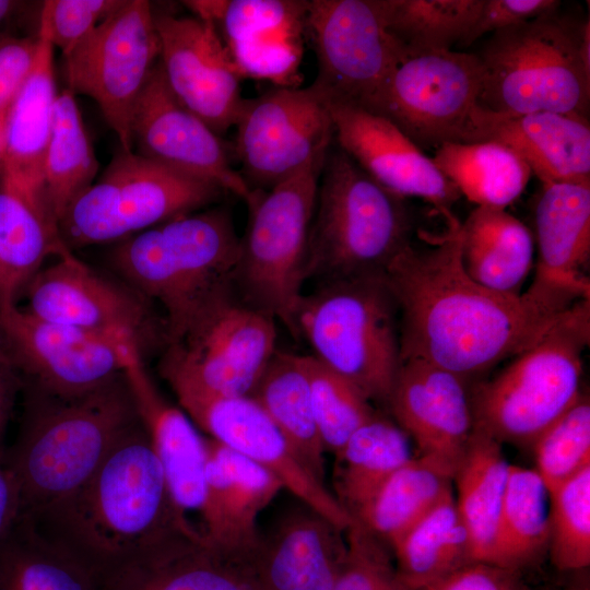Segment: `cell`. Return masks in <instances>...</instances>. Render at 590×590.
Returning a JSON list of instances; mask_svg holds the SVG:
<instances>
[{
	"mask_svg": "<svg viewBox=\"0 0 590 590\" xmlns=\"http://www.w3.org/2000/svg\"><path fill=\"white\" fill-rule=\"evenodd\" d=\"M460 250L461 223L450 216L436 244L405 247L386 279L400 314L401 362L422 359L468 379L515 357L563 311L527 292L508 295L476 283L464 271Z\"/></svg>",
	"mask_w": 590,
	"mask_h": 590,
	"instance_id": "obj_1",
	"label": "cell"
},
{
	"mask_svg": "<svg viewBox=\"0 0 590 590\" xmlns=\"http://www.w3.org/2000/svg\"><path fill=\"white\" fill-rule=\"evenodd\" d=\"M27 518L99 578L169 533L181 531L141 418L82 487Z\"/></svg>",
	"mask_w": 590,
	"mask_h": 590,
	"instance_id": "obj_2",
	"label": "cell"
},
{
	"mask_svg": "<svg viewBox=\"0 0 590 590\" xmlns=\"http://www.w3.org/2000/svg\"><path fill=\"white\" fill-rule=\"evenodd\" d=\"M239 250L232 213L220 206L174 217L116 243L110 262L128 287L162 309L167 345L238 298Z\"/></svg>",
	"mask_w": 590,
	"mask_h": 590,
	"instance_id": "obj_3",
	"label": "cell"
},
{
	"mask_svg": "<svg viewBox=\"0 0 590 590\" xmlns=\"http://www.w3.org/2000/svg\"><path fill=\"white\" fill-rule=\"evenodd\" d=\"M30 392L17 440L3 457L26 517L74 494L140 421L125 373L80 396Z\"/></svg>",
	"mask_w": 590,
	"mask_h": 590,
	"instance_id": "obj_4",
	"label": "cell"
},
{
	"mask_svg": "<svg viewBox=\"0 0 590 590\" xmlns=\"http://www.w3.org/2000/svg\"><path fill=\"white\" fill-rule=\"evenodd\" d=\"M405 198L373 179L339 146L330 148L318 182L305 280L321 284L385 275L409 245Z\"/></svg>",
	"mask_w": 590,
	"mask_h": 590,
	"instance_id": "obj_5",
	"label": "cell"
},
{
	"mask_svg": "<svg viewBox=\"0 0 590 590\" xmlns=\"http://www.w3.org/2000/svg\"><path fill=\"white\" fill-rule=\"evenodd\" d=\"M479 106L499 115L538 111L588 119L590 22L554 11L496 31L475 54Z\"/></svg>",
	"mask_w": 590,
	"mask_h": 590,
	"instance_id": "obj_6",
	"label": "cell"
},
{
	"mask_svg": "<svg viewBox=\"0 0 590 590\" xmlns=\"http://www.w3.org/2000/svg\"><path fill=\"white\" fill-rule=\"evenodd\" d=\"M589 341L590 299H582L498 375L470 390L473 428L500 444L531 447L580 398Z\"/></svg>",
	"mask_w": 590,
	"mask_h": 590,
	"instance_id": "obj_7",
	"label": "cell"
},
{
	"mask_svg": "<svg viewBox=\"0 0 590 590\" xmlns=\"http://www.w3.org/2000/svg\"><path fill=\"white\" fill-rule=\"evenodd\" d=\"M398 315L386 274L337 281L303 296L297 333L316 359L387 403L401 365Z\"/></svg>",
	"mask_w": 590,
	"mask_h": 590,
	"instance_id": "obj_8",
	"label": "cell"
},
{
	"mask_svg": "<svg viewBox=\"0 0 590 590\" xmlns=\"http://www.w3.org/2000/svg\"><path fill=\"white\" fill-rule=\"evenodd\" d=\"M225 193L217 185L143 157L117 154L102 175L82 191L58 222L72 251L119 243L174 217L200 211Z\"/></svg>",
	"mask_w": 590,
	"mask_h": 590,
	"instance_id": "obj_9",
	"label": "cell"
},
{
	"mask_svg": "<svg viewBox=\"0 0 590 590\" xmlns=\"http://www.w3.org/2000/svg\"><path fill=\"white\" fill-rule=\"evenodd\" d=\"M326 156L316 157L296 175L262 191L249 209L246 234L240 237L238 299L280 321L296 338L308 236Z\"/></svg>",
	"mask_w": 590,
	"mask_h": 590,
	"instance_id": "obj_10",
	"label": "cell"
},
{
	"mask_svg": "<svg viewBox=\"0 0 590 590\" xmlns=\"http://www.w3.org/2000/svg\"><path fill=\"white\" fill-rule=\"evenodd\" d=\"M158 57L154 12L144 0H123L63 57L68 90L97 104L123 151H133V111Z\"/></svg>",
	"mask_w": 590,
	"mask_h": 590,
	"instance_id": "obj_11",
	"label": "cell"
},
{
	"mask_svg": "<svg viewBox=\"0 0 590 590\" xmlns=\"http://www.w3.org/2000/svg\"><path fill=\"white\" fill-rule=\"evenodd\" d=\"M276 350L275 320L233 298L165 345L160 374L175 396H250Z\"/></svg>",
	"mask_w": 590,
	"mask_h": 590,
	"instance_id": "obj_12",
	"label": "cell"
},
{
	"mask_svg": "<svg viewBox=\"0 0 590 590\" xmlns=\"http://www.w3.org/2000/svg\"><path fill=\"white\" fill-rule=\"evenodd\" d=\"M307 40L317 58L312 90L327 103L370 110L405 54L389 34L381 0H312Z\"/></svg>",
	"mask_w": 590,
	"mask_h": 590,
	"instance_id": "obj_13",
	"label": "cell"
},
{
	"mask_svg": "<svg viewBox=\"0 0 590 590\" xmlns=\"http://www.w3.org/2000/svg\"><path fill=\"white\" fill-rule=\"evenodd\" d=\"M482 83L475 54L451 49L406 56L369 111L390 120L420 149L465 143Z\"/></svg>",
	"mask_w": 590,
	"mask_h": 590,
	"instance_id": "obj_14",
	"label": "cell"
},
{
	"mask_svg": "<svg viewBox=\"0 0 590 590\" xmlns=\"http://www.w3.org/2000/svg\"><path fill=\"white\" fill-rule=\"evenodd\" d=\"M233 152L253 190L271 189L327 155L334 140L326 102L307 87L272 86L245 98Z\"/></svg>",
	"mask_w": 590,
	"mask_h": 590,
	"instance_id": "obj_15",
	"label": "cell"
},
{
	"mask_svg": "<svg viewBox=\"0 0 590 590\" xmlns=\"http://www.w3.org/2000/svg\"><path fill=\"white\" fill-rule=\"evenodd\" d=\"M26 307L37 318L135 343L165 346L163 319L126 284L102 276L66 250L26 285Z\"/></svg>",
	"mask_w": 590,
	"mask_h": 590,
	"instance_id": "obj_16",
	"label": "cell"
},
{
	"mask_svg": "<svg viewBox=\"0 0 590 590\" xmlns=\"http://www.w3.org/2000/svg\"><path fill=\"white\" fill-rule=\"evenodd\" d=\"M0 335L31 388L59 397L86 393L121 375L133 343L46 321L15 304L0 307Z\"/></svg>",
	"mask_w": 590,
	"mask_h": 590,
	"instance_id": "obj_17",
	"label": "cell"
},
{
	"mask_svg": "<svg viewBox=\"0 0 590 590\" xmlns=\"http://www.w3.org/2000/svg\"><path fill=\"white\" fill-rule=\"evenodd\" d=\"M176 398L180 408L209 438L273 473L284 489L342 530L353 523L352 516L324 482L309 470L253 398L197 393H180Z\"/></svg>",
	"mask_w": 590,
	"mask_h": 590,
	"instance_id": "obj_18",
	"label": "cell"
},
{
	"mask_svg": "<svg viewBox=\"0 0 590 590\" xmlns=\"http://www.w3.org/2000/svg\"><path fill=\"white\" fill-rule=\"evenodd\" d=\"M194 16L210 22L241 79L298 87L307 42L308 1L190 0Z\"/></svg>",
	"mask_w": 590,
	"mask_h": 590,
	"instance_id": "obj_19",
	"label": "cell"
},
{
	"mask_svg": "<svg viewBox=\"0 0 590 590\" xmlns=\"http://www.w3.org/2000/svg\"><path fill=\"white\" fill-rule=\"evenodd\" d=\"M131 137L139 155L211 181L243 200L248 209L262 193L253 190L233 167L221 135L175 98L158 60L137 102Z\"/></svg>",
	"mask_w": 590,
	"mask_h": 590,
	"instance_id": "obj_20",
	"label": "cell"
},
{
	"mask_svg": "<svg viewBox=\"0 0 590 590\" xmlns=\"http://www.w3.org/2000/svg\"><path fill=\"white\" fill-rule=\"evenodd\" d=\"M158 63L175 98L219 135L235 126L243 80L213 25L198 16L154 13Z\"/></svg>",
	"mask_w": 590,
	"mask_h": 590,
	"instance_id": "obj_21",
	"label": "cell"
},
{
	"mask_svg": "<svg viewBox=\"0 0 590 590\" xmlns=\"http://www.w3.org/2000/svg\"><path fill=\"white\" fill-rule=\"evenodd\" d=\"M387 404L417 457L452 479L473 433L467 379L422 359H405Z\"/></svg>",
	"mask_w": 590,
	"mask_h": 590,
	"instance_id": "obj_22",
	"label": "cell"
},
{
	"mask_svg": "<svg viewBox=\"0 0 590 590\" xmlns=\"http://www.w3.org/2000/svg\"><path fill=\"white\" fill-rule=\"evenodd\" d=\"M123 373L162 468L177 522L184 533L204 540L205 437L181 408L161 394L134 343L127 346Z\"/></svg>",
	"mask_w": 590,
	"mask_h": 590,
	"instance_id": "obj_23",
	"label": "cell"
},
{
	"mask_svg": "<svg viewBox=\"0 0 590 590\" xmlns=\"http://www.w3.org/2000/svg\"><path fill=\"white\" fill-rule=\"evenodd\" d=\"M326 104L338 146L365 173L389 191L423 199L451 216L449 209L460 192L394 123L363 108Z\"/></svg>",
	"mask_w": 590,
	"mask_h": 590,
	"instance_id": "obj_24",
	"label": "cell"
},
{
	"mask_svg": "<svg viewBox=\"0 0 590 590\" xmlns=\"http://www.w3.org/2000/svg\"><path fill=\"white\" fill-rule=\"evenodd\" d=\"M538 262L526 291L541 305L562 312L590 298V185L542 186L535 204Z\"/></svg>",
	"mask_w": 590,
	"mask_h": 590,
	"instance_id": "obj_25",
	"label": "cell"
},
{
	"mask_svg": "<svg viewBox=\"0 0 590 590\" xmlns=\"http://www.w3.org/2000/svg\"><path fill=\"white\" fill-rule=\"evenodd\" d=\"M345 532L300 503L260 532L249 564L260 590H333L346 553Z\"/></svg>",
	"mask_w": 590,
	"mask_h": 590,
	"instance_id": "obj_26",
	"label": "cell"
},
{
	"mask_svg": "<svg viewBox=\"0 0 590 590\" xmlns=\"http://www.w3.org/2000/svg\"><path fill=\"white\" fill-rule=\"evenodd\" d=\"M203 539L216 550L250 560L258 544V517L284 489L270 471L205 437Z\"/></svg>",
	"mask_w": 590,
	"mask_h": 590,
	"instance_id": "obj_27",
	"label": "cell"
},
{
	"mask_svg": "<svg viewBox=\"0 0 590 590\" xmlns=\"http://www.w3.org/2000/svg\"><path fill=\"white\" fill-rule=\"evenodd\" d=\"M494 141L517 153L544 185H590V125L579 116L499 115L479 107L465 143Z\"/></svg>",
	"mask_w": 590,
	"mask_h": 590,
	"instance_id": "obj_28",
	"label": "cell"
},
{
	"mask_svg": "<svg viewBox=\"0 0 590 590\" xmlns=\"http://www.w3.org/2000/svg\"><path fill=\"white\" fill-rule=\"evenodd\" d=\"M101 590H260L248 560L174 531L99 578Z\"/></svg>",
	"mask_w": 590,
	"mask_h": 590,
	"instance_id": "obj_29",
	"label": "cell"
},
{
	"mask_svg": "<svg viewBox=\"0 0 590 590\" xmlns=\"http://www.w3.org/2000/svg\"><path fill=\"white\" fill-rule=\"evenodd\" d=\"M37 35L38 50L33 68L0 122V161L3 185L47 206L44 197V161L58 92L55 82V48L39 26Z\"/></svg>",
	"mask_w": 590,
	"mask_h": 590,
	"instance_id": "obj_30",
	"label": "cell"
},
{
	"mask_svg": "<svg viewBox=\"0 0 590 590\" xmlns=\"http://www.w3.org/2000/svg\"><path fill=\"white\" fill-rule=\"evenodd\" d=\"M530 229L506 209L476 206L461 223V263L467 274L492 291L520 295L533 263Z\"/></svg>",
	"mask_w": 590,
	"mask_h": 590,
	"instance_id": "obj_31",
	"label": "cell"
},
{
	"mask_svg": "<svg viewBox=\"0 0 590 590\" xmlns=\"http://www.w3.org/2000/svg\"><path fill=\"white\" fill-rule=\"evenodd\" d=\"M69 250L48 208L5 185L0 187V307L15 304L49 257Z\"/></svg>",
	"mask_w": 590,
	"mask_h": 590,
	"instance_id": "obj_32",
	"label": "cell"
},
{
	"mask_svg": "<svg viewBox=\"0 0 590 590\" xmlns=\"http://www.w3.org/2000/svg\"><path fill=\"white\" fill-rule=\"evenodd\" d=\"M509 469L502 444L473 428L452 477L455 503L470 540L473 562L491 560Z\"/></svg>",
	"mask_w": 590,
	"mask_h": 590,
	"instance_id": "obj_33",
	"label": "cell"
},
{
	"mask_svg": "<svg viewBox=\"0 0 590 590\" xmlns=\"http://www.w3.org/2000/svg\"><path fill=\"white\" fill-rule=\"evenodd\" d=\"M0 590H101L98 575L20 516L0 540Z\"/></svg>",
	"mask_w": 590,
	"mask_h": 590,
	"instance_id": "obj_34",
	"label": "cell"
},
{
	"mask_svg": "<svg viewBox=\"0 0 590 590\" xmlns=\"http://www.w3.org/2000/svg\"><path fill=\"white\" fill-rule=\"evenodd\" d=\"M250 397L262 408L309 470L324 482V453L304 356L276 350Z\"/></svg>",
	"mask_w": 590,
	"mask_h": 590,
	"instance_id": "obj_35",
	"label": "cell"
},
{
	"mask_svg": "<svg viewBox=\"0 0 590 590\" xmlns=\"http://www.w3.org/2000/svg\"><path fill=\"white\" fill-rule=\"evenodd\" d=\"M333 456V495L352 518L399 468L414 458L409 436L379 414L361 426Z\"/></svg>",
	"mask_w": 590,
	"mask_h": 590,
	"instance_id": "obj_36",
	"label": "cell"
},
{
	"mask_svg": "<svg viewBox=\"0 0 590 590\" xmlns=\"http://www.w3.org/2000/svg\"><path fill=\"white\" fill-rule=\"evenodd\" d=\"M432 158L460 194L477 206L506 209L532 176L517 153L494 141L445 143Z\"/></svg>",
	"mask_w": 590,
	"mask_h": 590,
	"instance_id": "obj_37",
	"label": "cell"
},
{
	"mask_svg": "<svg viewBox=\"0 0 590 590\" xmlns=\"http://www.w3.org/2000/svg\"><path fill=\"white\" fill-rule=\"evenodd\" d=\"M550 494L534 469L510 464L489 564L519 571L547 551Z\"/></svg>",
	"mask_w": 590,
	"mask_h": 590,
	"instance_id": "obj_38",
	"label": "cell"
},
{
	"mask_svg": "<svg viewBox=\"0 0 590 590\" xmlns=\"http://www.w3.org/2000/svg\"><path fill=\"white\" fill-rule=\"evenodd\" d=\"M452 488L450 476L414 457L377 489L353 519L391 548Z\"/></svg>",
	"mask_w": 590,
	"mask_h": 590,
	"instance_id": "obj_39",
	"label": "cell"
},
{
	"mask_svg": "<svg viewBox=\"0 0 590 590\" xmlns=\"http://www.w3.org/2000/svg\"><path fill=\"white\" fill-rule=\"evenodd\" d=\"M401 580L418 590L473 562L470 540L458 514L453 488L392 547Z\"/></svg>",
	"mask_w": 590,
	"mask_h": 590,
	"instance_id": "obj_40",
	"label": "cell"
},
{
	"mask_svg": "<svg viewBox=\"0 0 590 590\" xmlns=\"http://www.w3.org/2000/svg\"><path fill=\"white\" fill-rule=\"evenodd\" d=\"M97 170L74 95L66 88L55 103L44 161V197L57 225L71 202L95 180Z\"/></svg>",
	"mask_w": 590,
	"mask_h": 590,
	"instance_id": "obj_41",
	"label": "cell"
},
{
	"mask_svg": "<svg viewBox=\"0 0 590 590\" xmlns=\"http://www.w3.org/2000/svg\"><path fill=\"white\" fill-rule=\"evenodd\" d=\"M386 26L405 56L451 50L470 31L482 0H381Z\"/></svg>",
	"mask_w": 590,
	"mask_h": 590,
	"instance_id": "obj_42",
	"label": "cell"
},
{
	"mask_svg": "<svg viewBox=\"0 0 590 590\" xmlns=\"http://www.w3.org/2000/svg\"><path fill=\"white\" fill-rule=\"evenodd\" d=\"M304 365L323 447L334 455L378 413L355 385L314 356H304Z\"/></svg>",
	"mask_w": 590,
	"mask_h": 590,
	"instance_id": "obj_43",
	"label": "cell"
},
{
	"mask_svg": "<svg viewBox=\"0 0 590 590\" xmlns=\"http://www.w3.org/2000/svg\"><path fill=\"white\" fill-rule=\"evenodd\" d=\"M548 494L551 562L563 573L583 571L590 566V465Z\"/></svg>",
	"mask_w": 590,
	"mask_h": 590,
	"instance_id": "obj_44",
	"label": "cell"
},
{
	"mask_svg": "<svg viewBox=\"0 0 590 590\" xmlns=\"http://www.w3.org/2000/svg\"><path fill=\"white\" fill-rule=\"evenodd\" d=\"M535 468L548 493L590 465V401L577 402L532 444Z\"/></svg>",
	"mask_w": 590,
	"mask_h": 590,
	"instance_id": "obj_45",
	"label": "cell"
},
{
	"mask_svg": "<svg viewBox=\"0 0 590 590\" xmlns=\"http://www.w3.org/2000/svg\"><path fill=\"white\" fill-rule=\"evenodd\" d=\"M345 534L346 553L333 590H411L399 577L384 542L356 520Z\"/></svg>",
	"mask_w": 590,
	"mask_h": 590,
	"instance_id": "obj_46",
	"label": "cell"
},
{
	"mask_svg": "<svg viewBox=\"0 0 590 590\" xmlns=\"http://www.w3.org/2000/svg\"><path fill=\"white\" fill-rule=\"evenodd\" d=\"M123 0H48L42 5L39 27L52 47L67 56Z\"/></svg>",
	"mask_w": 590,
	"mask_h": 590,
	"instance_id": "obj_47",
	"label": "cell"
},
{
	"mask_svg": "<svg viewBox=\"0 0 590 590\" xmlns=\"http://www.w3.org/2000/svg\"><path fill=\"white\" fill-rule=\"evenodd\" d=\"M557 0H482L470 31L459 46H469L483 35L557 11Z\"/></svg>",
	"mask_w": 590,
	"mask_h": 590,
	"instance_id": "obj_48",
	"label": "cell"
},
{
	"mask_svg": "<svg viewBox=\"0 0 590 590\" xmlns=\"http://www.w3.org/2000/svg\"><path fill=\"white\" fill-rule=\"evenodd\" d=\"M418 590H530L520 573L484 562L468 563Z\"/></svg>",
	"mask_w": 590,
	"mask_h": 590,
	"instance_id": "obj_49",
	"label": "cell"
},
{
	"mask_svg": "<svg viewBox=\"0 0 590 590\" xmlns=\"http://www.w3.org/2000/svg\"><path fill=\"white\" fill-rule=\"evenodd\" d=\"M38 42L37 34L0 37V122L33 68Z\"/></svg>",
	"mask_w": 590,
	"mask_h": 590,
	"instance_id": "obj_50",
	"label": "cell"
},
{
	"mask_svg": "<svg viewBox=\"0 0 590 590\" xmlns=\"http://www.w3.org/2000/svg\"><path fill=\"white\" fill-rule=\"evenodd\" d=\"M21 515L17 485L0 455V540L12 528Z\"/></svg>",
	"mask_w": 590,
	"mask_h": 590,
	"instance_id": "obj_51",
	"label": "cell"
},
{
	"mask_svg": "<svg viewBox=\"0 0 590 590\" xmlns=\"http://www.w3.org/2000/svg\"><path fill=\"white\" fill-rule=\"evenodd\" d=\"M15 367L0 335V455L1 440L9 418L15 387Z\"/></svg>",
	"mask_w": 590,
	"mask_h": 590,
	"instance_id": "obj_52",
	"label": "cell"
},
{
	"mask_svg": "<svg viewBox=\"0 0 590 590\" xmlns=\"http://www.w3.org/2000/svg\"><path fill=\"white\" fill-rule=\"evenodd\" d=\"M19 5L16 1L0 0V23L9 19Z\"/></svg>",
	"mask_w": 590,
	"mask_h": 590,
	"instance_id": "obj_53",
	"label": "cell"
},
{
	"mask_svg": "<svg viewBox=\"0 0 590 590\" xmlns=\"http://www.w3.org/2000/svg\"><path fill=\"white\" fill-rule=\"evenodd\" d=\"M563 590H590L588 577H581L569 582Z\"/></svg>",
	"mask_w": 590,
	"mask_h": 590,
	"instance_id": "obj_54",
	"label": "cell"
},
{
	"mask_svg": "<svg viewBox=\"0 0 590 590\" xmlns=\"http://www.w3.org/2000/svg\"><path fill=\"white\" fill-rule=\"evenodd\" d=\"M0 144H1V135H0Z\"/></svg>",
	"mask_w": 590,
	"mask_h": 590,
	"instance_id": "obj_55",
	"label": "cell"
}]
</instances>
